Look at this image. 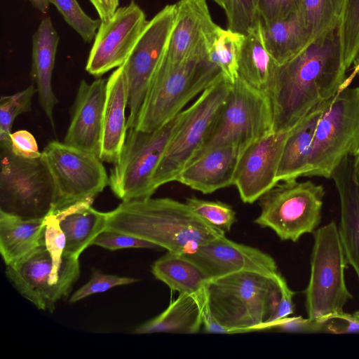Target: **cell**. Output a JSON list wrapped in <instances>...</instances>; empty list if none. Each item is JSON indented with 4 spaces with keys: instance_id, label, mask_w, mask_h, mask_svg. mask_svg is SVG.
<instances>
[{
    "instance_id": "6da1fadb",
    "label": "cell",
    "mask_w": 359,
    "mask_h": 359,
    "mask_svg": "<svg viewBox=\"0 0 359 359\" xmlns=\"http://www.w3.org/2000/svg\"><path fill=\"white\" fill-rule=\"evenodd\" d=\"M347 69L339 21L291 60L278 66L269 95L273 130L292 129L312 109L334 97L346 82Z\"/></svg>"
},
{
    "instance_id": "7a4b0ae2",
    "label": "cell",
    "mask_w": 359,
    "mask_h": 359,
    "mask_svg": "<svg viewBox=\"0 0 359 359\" xmlns=\"http://www.w3.org/2000/svg\"><path fill=\"white\" fill-rule=\"evenodd\" d=\"M107 215L106 229L141 238L180 255L193 253L225 236L224 231L205 222L186 203L170 198L123 201Z\"/></svg>"
},
{
    "instance_id": "3957f363",
    "label": "cell",
    "mask_w": 359,
    "mask_h": 359,
    "mask_svg": "<svg viewBox=\"0 0 359 359\" xmlns=\"http://www.w3.org/2000/svg\"><path fill=\"white\" fill-rule=\"evenodd\" d=\"M285 279L243 271L209 280L205 292L215 318L232 334L259 331L276 311Z\"/></svg>"
},
{
    "instance_id": "277c9868",
    "label": "cell",
    "mask_w": 359,
    "mask_h": 359,
    "mask_svg": "<svg viewBox=\"0 0 359 359\" xmlns=\"http://www.w3.org/2000/svg\"><path fill=\"white\" fill-rule=\"evenodd\" d=\"M222 74L200 53L175 69L158 67L140 109L135 128L151 132L173 118Z\"/></svg>"
},
{
    "instance_id": "5b68a950",
    "label": "cell",
    "mask_w": 359,
    "mask_h": 359,
    "mask_svg": "<svg viewBox=\"0 0 359 359\" xmlns=\"http://www.w3.org/2000/svg\"><path fill=\"white\" fill-rule=\"evenodd\" d=\"M0 212L27 220L53 213L55 187L43 156H18L8 140L0 142Z\"/></svg>"
},
{
    "instance_id": "8992f818",
    "label": "cell",
    "mask_w": 359,
    "mask_h": 359,
    "mask_svg": "<svg viewBox=\"0 0 359 359\" xmlns=\"http://www.w3.org/2000/svg\"><path fill=\"white\" fill-rule=\"evenodd\" d=\"M186 114L183 109L170 121L151 132L129 128L109 184L123 201L151 197L152 179L161 158Z\"/></svg>"
},
{
    "instance_id": "52a82bcc",
    "label": "cell",
    "mask_w": 359,
    "mask_h": 359,
    "mask_svg": "<svg viewBox=\"0 0 359 359\" xmlns=\"http://www.w3.org/2000/svg\"><path fill=\"white\" fill-rule=\"evenodd\" d=\"M359 149V87L344 85L323 103L306 176L330 178L342 161Z\"/></svg>"
},
{
    "instance_id": "ba28073f",
    "label": "cell",
    "mask_w": 359,
    "mask_h": 359,
    "mask_svg": "<svg viewBox=\"0 0 359 359\" xmlns=\"http://www.w3.org/2000/svg\"><path fill=\"white\" fill-rule=\"evenodd\" d=\"M311 276L305 290L308 321L321 323L344 312L352 298L347 289L344 270L348 264L334 222L313 231Z\"/></svg>"
},
{
    "instance_id": "9c48e42d",
    "label": "cell",
    "mask_w": 359,
    "mask_h": 359,
    "mask_svg": "<svg viewBox=\"0 0 359 359\" xmlns=\"http://www.w3.org/2000/svg\"><path fill=\"white\" fill-rule=\"evenodd\" d=\"M272 131L270 97L238 76L205 141L191 162L210 150L224 145L235 144L245 148Z\"/></svg>"
},
{
    "instance_id": "30bf717a",
    "label": "cell",
    "mask_w": 359,
    "mask_h": 359,
    "mask_svg": "<svg viewBox=\"0 0 359 359\" xmlns=\"http://www.w3.org/2000/svg\"><path fill=\"white\" fill-rule=\"evenodd\" d=\"M233 83L223 74L186 109L185 116L172 136L152 179L154 191L175 181L202 147L231 90Z\"/></svg>"
},
{
    "instance_id": "8fae6325",
    "label": "cell",
    "mask_w": 359,
    "mask_h": 359,
    "mask_svg": "<svg viewBox=\"0 0 359 359\" xmlns=\"http://www.w3.org/2000/svg\"><path fill=\"white\" fill-rule=\"evenodd\" d=\"M324 195L323 187L311 181L277 184L259 199L261 212L255 222L282 241L296 242L318 226Z\"/></svg>"
},
{
    "instance_id": "7c38bea8",
    "label": "cell",
    "mask_w": 359,
    "mask_h": 359,
    "mask_svg": "<svg viewBox=\"0 0 359 359\" xmlns=\"http://www.w3.org/2000/svg\"><path fill=\"white\" fill-rule=\"evenodd\" d=\"M6 274L19 293L39 309L53 312L80 275L79 257L64 253L55 262L44 245L20 262L6 266Z\"/></svg>"
},
{
    "instance_id": "4fadbf2b",
    "label": "cell",
    "mask_w": 359,
    "mask_h": 359,
    "mask_svg": "<svg viewBox=\"0 0 359 359\" xmlns=\"http://www.w3.org/2000/svg\"><path fill=\"white\" fill-rule=\"evenodd\" d=\"M41 156L55 187L53 212L75 203L94 198L109 184L99 156L59 141L50 142Z\"/></svg>"
},
{
    "instance_id": "5bb4252c",
    "label": "cell",
    "mask_w": 359,
    "mask_h": 359,
    "mask_svg": "<svg viewBox=\"0 0 359 359\" xmlns=\"http://www.w3.org/2000/svg\"><path fill=\"white\" fill-rule=\"evenodd\" d=\"M176 18V4L165 6L148 21L122 65L128 84V129L135 127L144 100L165 53Z\"/></svg>"
},
{
    "instance_id": "9a60e30c",
    "label": "cell",
    "mask_w": 359,
    "mask_h": 359,
    "mask_svg": "<svg viewBox=\"0 0 359 359\" xmlns=\"http://www.w3.org/2000/svg\"><path fill=\"white\" fill-rule=\"evenodd\" d=\"M147 22L144 11L133 0L118 8L109 20L101 21L87 60L86 71L99 77L121 66Z\"/></svg>"
},
{
    "instance_id": "2e32d148",
    "label": "cell",
    "mask_w": 359,
    "mask_h": 359,
    "mask_svg": "<svg viewBox=\"0 0 359 359\" xmlns=\"http://www.w3.org/2000/svg\"><path fill=\"white\" fill-rule=\"evenodd\" d=\"M292 128L272 131L244 149L233 181L243 202L254 203L278 183L277 174L283 150Z\"/></svg>"
},
{
    "instance_id": "e0dca14e",
    "label": "cell",
    "mask_w": 359,
    "mask_h": 359,
    "mask_svg": "<svg viewBox=\"0 0 359 359\" xmlns=\"http://www.w3.org/2000/svg\"><path fill=\"white\" fill-rule=\"evenodd\" d=\"M182 255L194 263L208 280L243 271L271 276L279 273L275 260L269 254L225 236L201 245L193 253Z\"/></svg>"
},
{
    "instance_id": "ac0fdd59",
    "label": "cell",
    "mask_w": 359,
    "mask_h": 359,
    "mask_svg": "<svg viewBox=\"0 0 359 359\" xmlns=\"http://www.w3.org/2000/svg\"><path fill=\"white\" fill-rule=\"evenodd\" d=\"M168 45L159 67L175 69L206 51L205 35L215 26L205 0H180Z\"/></svg>"
},
{
    "instance_id": "d6986e66",
    "label": "cell",
    "mask_w": 359,
    "mask_h": 359,
    "mask_svg": "<svg viewBox=\"0 0 359 359\" xmlns=\"http://www.w3.org/2000/svg\"><path fill=\"white\" fill-rule=\"evenodd\" d=\"M106 92L104 79L81 81L63 142L100 157Z\"/></svg>"
},
{
    "instance_id": "ffe728a7",
    "label": "cell",
    "mask_w": 359,
    "mask_h": 359,
    "mask_svg": "<svg viewBox=\"0 0 359 359\" xmlns=\"http://www.w3.org/2000/svg\"><path fill=\"white\" fill-rule=\"evenodd\" d=\"M244 149L226 144L211 149L187 165L175 181L205 194L229 187Z\"/></svg>"
},
{
    "instance_id": "44dd1931",
    "label": "cell",
    "mask_w": 359,
    "mask_h": 359,
    "mask_svg": "<svg viewBox=\"0 0 359 359\" xmlns=\"http://www.w3.org/2000/svg\"><path fill=\"white\" fill-rule=\"evenodd\" d=\"M353 156L345 158L334 171L340 201L341 218L338 226L347 262L359 280V177Z\"/></svg>"
},
{
    "instance_id": "7402d4cb",
    "label": "cell",
    "mask_w": 359,
    "mask_h": 359,
    "mask_svg": "<svg viewBox=\"0 0 359 359\" xmlns=\"http://www.w3.org/2000/svg\"><path fill=\"white\" fill-rule=\"evenodd\" d=\"M128 104V79L121 65L107 80L100 154L102 161L115 163L120 156L128 131L125 115Z\"/></svg>"
},
{
    "instance_id": "603a6c76",
    "label": "cell",
    "mask_w": 359,
    "mask_h": 359,
    "mask_svg": "<svg viewBox=\"0 0 359 359\" xmlns=\"http://www.w3.org/2000/svg\"><path fill=\"white\" fill-rule=\"evenodd\" d=\"M58 41L51 19L43 18L32 36L31 75L36 86L40 106L53 128V109L58 101L52 87V74Z\"/></svg>"
},
{
    "instance_id": "cb8c5ba5",
    "label": "cell",
    "mask_w": 359,
    "mask_h": 359,
    "mask_svg": "<svg viewBox=\"0 0 359 359\" xmlns=\"http://www.w3.org/2000/svg\"><path fill=\"white\" fill-rule=\"evenodd\" d=\"M93 201H79L53 212L65 236V254L79 257L106 229L107 212L94 209L91 205Z\"/></svg>"
},
{
    "instance_id": "d4e9b609",
    "label": "cell",
    "mask_w": 359,
    "mask_h": 359,
    "mask_svg": "<svg viewBox=\"0 0 359 359\" xmlns=\"http://www.w3.org/2000/svg\"><path fill=\"white\" fill-rule=\"evenodd\" d=\"M323 107V103L315 107L292 128L283 150L277 174L278 182L306 176L313 137Z\"/></svg>"
},
{
    "instance_id": "484cf974",
    "label": "cell",
    "mask_w": 359,
    "mask_h": 359,
    "mask_svg": "<svg viewBox=\"0 0 359 359\" xmlns=\"http://www.w3.org/2000/svg\"><path fill=\"white\" fill-rule=\"evenodd\" d=\"M204 296L205 291L199 296L179 294L162 313L137 327L134 333L199 332L203 327L202 304Z\"/></svg>"
},
{
    "instance_id": "4316f807",
    "label": "cell",
    "mask_w": 359,
    "mask_h": 359,
    "mask_svg": "<svg viewBox=\"0 0 359 359\" xmlns=\"http://www.w3.org/2000/svg\"><path fill=\"white\" fill-rule=\"evenodd\" d=\"M43 219H22L0 212V252L6 266L13 265L42 245Z\"/></svg>"
},
{
    "instance_id": "83f0119b",
    "label": "cell",
    "mask_w": 359,
    "mask_h": 359,
    "mask_svg": "<svg viewBox=\"0 0 359 359\" xmlns=\"http://www.w3.org/2000/svg\"><path fill=\"white\" fill-rule=\"evenodd\" d=\"M238 76L269 95L278 65L266 50L259 23L245 35L238 57Z\"/></svg>"
},
{
    "instance_id": "f1b7e54d",
    "label": "cell",
    "mask_w": 359,
    "mask_h": 359,
    "mask_svg": "<svg viewBox=\"0 0 359 359\" xmlns=\"http://www.w3.org/2000/svg\"><path fill=\"white\" fill-rule=\"evenodd\" d=\"M260 25L264 46L278 65L291 60L312 41L300 11L269 24L260 22Z\"/></svg>"
},
{
    "instance_id": "f546056e",
    "label": "cell",
    "mask_w": 359,
    "mask_h": 359,
    "mask_svg": "<svg viewBox=\"0 0 359 359\" xmlns=\"http://www.w3.org/2000/svg\"><path fill=\"white\" fill-rule=\"evenodd\" d=\"M154 277L179 294H202L208 279L184 255L168 252L151 265Z\"/></svg>"
},
{
    "instance_id": "4dcf8cb0",
    "label": "cell",
    "mask_w": 359,
    "mask_h": 359,
    "mask_svg": "<svg viewBox=\"0 0 359 359\" xmlns=\"http://www.w3.org/2000/svg\"><path fill=\"white\" fill-rule=\"evenodd\" d=\"M245 35L215 25L205 35L208 58L233 83L238 77V63Z\"/></svg>"
},
{
    "instance_id": "1f68e13d",
    "label": "cell",
    "mask_w": 359,
    "mask_h": 359,
    "mask_svg": "<svg viewBox=\"0 0 359 359\" xmlns=\"http://www.w3.org/2000/svg\"><path fill=\"white\" fill-rule=\"evenodd\" d=\"M346 0H302L300 13L312 40L341 20Z\"/></svg>"
},
{
    "instance_id": "d6a6232c",
    "label": "cell",
    "mask_w": 359,
    "mask_h": 359,
    "mask_svg": "<svg viewBox=\"0 0 359 359\" xmlns=\"http://www.w3.org/2000/svg\"><path fill=\"white\" fill-rule=\"evenodd\" d=\"M343 57L348 69L359 53V0H346L340 20Z\"/></svg>"
},
{
    "instance_id": "836d02e7",
    "label": "cell",
    "mask_w": 359,
    "mask_h": 359,
    "mask_svg": "<svg viewBox=\"0 0 359 359\" xmlns=\"http://www.w3.org/2000/svg\"><path fill=\"white\" fill-rule=\"evenodd\" d=\"M37 93L33 85L0 99V142L10 140L13 123L20 114L29 111L32 100Z\"/></svg>"
},
{
    "instance_id": "e575fe53",
    "label": "cell",
    "mask_w": 359,
    "mask_h": 359,
    "mask_svg": "<svg viewBox=\"0 0 359 359\" xmlns=\"http://www.w3.org/2000/svg\"><path fill=\"white\" fill-rule=\"evenodd\" d=\"M185 203L205 222L224 231H229L237 220L233 208L223 202L203 200L192 196L187 198Z\"/></svg>"
},
{
    "instance_id": "d590c367",
    "label": "cell",
    "mask_w": 359,
    "mask_h": 359,
    "mask_svg": "<svg viewBox=\"0 0 359 359\" xmlns=\"http://www.w3.org/2000/svg\"><path fill=\"white\" fill-rule=\"evenodd\" d=\"M62 15L66 22L87 43L95 37L100 19H93L81 8L76 0H48Z\"/></svg>"
},
{
    "instance_id": "8d00e7d4",
    "label": "cell",
    "mask_w": 359,
    "mask_h": 359,
    "mask_svg": "<svg viewBox=\"0 0 359 359\" xmlns=\"http://www.w3.org/2000/svg\"><path fill=\"white\" fill-rule=\"evenodd\" d=\"M257 4L258 0H227V28L243 35L252 30L259 23Z\"/></svg>"
},
{
    "instance_id": "74e56055",
    "label": "cell",
    "mask_w": 359,
    "mask_h": 359,
    "mask_svg": "<svg viewBox=\"0 0 359 359\" xmlns=\"http://www.w3.org/2000/svg\"><path fill=\"white\" fill-rule=\"evenodd\" d=\"M138 280L130 277L106 274L93 269L90 280L72 294L69 302L74 303L93 294L104 292L114 287L131 284Z\"/></svg>"
},
{
    "instance_id": "f35d334b",
    "label": "cell",
    "mask_w": 359,
    "mask_h": 359,
    "mask_svg": "<svg viewBox=\"0 0 359 359\" xmlns=\"http://www.w3.org/2000/svg\"><path fill=\"white\" fill-rule=\"evenodd\" d=\"M93 245L116 250L124 248L156 249L159 247L154 243L141 238L113 230H104L93 241Z\"/></svg>"
},
{
    "instance_id": "ab89813d",
    "label": "cell",
    "mask_w": 359,
    "mask_h": 359,
    "mask_svg": "<svg viewBox=\"0 0 359 359\" xmlns=\"http://www.w3.org/2000/svg\"><path fill=\"white\" fill-rule=\"evenodd\" d=\"M302 0H258L257 11L263 24L287 18L300 11Z\"/></svg>"
},
{
    "instance_id": "60d3db41",
    "label": "cell",
    "mask_w": 359,
    "mask_h": 359,
    "mask_svg": "<svg viewBox=\"0 0 359 359\" xmlns=\"http://www.w3.org/2000/svg\"><path fill=\"white\" fill-rule=\"evenodd\" d=\"M42 245H45L55 262L58 264L62 262L66 239L59 221L54 213L50 214L45 218Z\"/></svg>"
},
{
    "instance_id": "b9f144b4",
    "label": "cell",
    "mask_w": 359,
    "mask_h": 359,
    "mask_svg": "<svg viewBox=\"0 0 359 359\" xmlns=\"http://www.w3.org/2000/svg\"><path fill=\"white\" fill-rule=\"evenodd\" d=\"M10 142L12 151L18 156L36 158L41 156L34 137L26 130L12 133Z\"/></svg>"
},
{
    "instance_id": "7bdbcfd3",
    "label": "cell",
    "mask_w": 359,
    "mask_h": 359,
    "mask_svg": "<svg viewBox=\"0 0 359 359\" xmlns=\"http://www.w3.org/2000/svg\"><path fill=\"white\" fill-rule=\"evenodd\" d=\"M203 327L205 332L216 334H232L231 330L222 325L211 313L205 296L202 304Z\"/></svg>"
},
{
    "instance_id": "ee69618b",
    "label": "cell",
    "mask_w": 359,
    "mask_h": 359,
    "mask_svg": "<svg viewBox=\"0 0 359 359\" xmlns=\"http://www.w3.org/2000/svg\"><path fill=\"white\" fill-rule=\"evenodd\" d=\"M90 1L96 9L101 21L109 20L118 8L119 4V0Z\"/></svg>"
},
{
    "instance_id": "f6af8a7d",
    "label": "cell",
    "mask_w": 359,
    "mask_h": 359,
    "mask_svg": "<svg viewBox=\"0 0 359 359\" xmlns=\"http://www.w3.org/2000/svg\"><path fill=\"white\" fill-rule=\"evenodd\" d=\"M32 6L42 13H46L48 8V0H28Z\"/></svg>"
},
{
    "instance_id": "bcb514c9",
    "label": "cell",
    "mask_w": 359,
    "mask_h": 359,
    "mask_svg": "<svg viewBox=\"0 0 359 359\" xmlns=\"http://www.w3.org/2000/svg\"><path fill=\"white\" fill-rule=\"evenodd\" d=\"M353 64L355 66V74H358L359 75V53H358L357 56L355 57Z\"/></svg>"
},
{
    "instance_id": "7dc6e473",
    "label": "cell",
    "mask_w": 359,
    "mask_h": 359,
    "mask_svg": "<svg viewBox=\"0 0 359 359\" xmlns=\"http://www.w3.org/2000/svg\"><path fill=\"white\" fill-rule=\"evenodd\" d=\"M354 161H355V168L358 172V177H359V149H358L356 154L354 156Z\"/></svg>"
},
{
    "instance_id": "c3c4849f",
    "label": "cell",
    "mask_w": 359,
    "mask_h": 359,
    "mask_svg": "<svg viewBox=\"0 0 359 359\" xmlns=\"http://www.w3.org/2000/svg\"><path fill=\"white\" fill-rule=\"evenodd\" d=\"M214 2L217 4L220 7H222L224 10L226 8L227 0H212Z\"/></svg>"
},
{
    "instance_id": "681fc988",
    "label": "cell",
    "mask_w": 359,
    "mask_h": 359,
    "mask_svg": "<svg viewBox=\"0 0 359 359\" xmlns=\"http://www.w3.org/2000/svg\"><path fill=\"white\" fill-rule=\"evenodd\" d=\"M354 315L355 316V317L357 318V319L359 321V311L354 313Z\"/></svg>"
}]
</instances>
